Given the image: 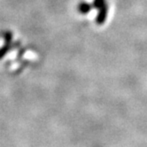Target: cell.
Masks as SVG:
<instances>
[{
    "instance_id": "cell-3",
    "label": "cell",
    "mask_w": 147,
    "mask_h": 147,
    "mask_svg": "<svg viewBox=\"0 0 147 147\" xmlns=\"http://www.w3.org/2000/svg\"><path fill=\"white\" fill-rule=\"evenodd\" d=\"M92 5L94 8L100 9L104 5H106V0H94Z\"/></svg>"
},
{
    "instance_id": "cell-2",
    "label": "cell",
    "mask_w": 147,
    "mask_h": 147,
    "mask_svg": "<svg viewBox=\"0 0 147 147\" xmlns=\"http://www.w3.org/2000/svg\"><path fill=\"white\" fill-rule=\"evenodd\" d=\"M91 8H94L92 4L90 5V4H88L86 2H82L78 5V11L82 14H86L90 11Z\"/></svg>"
},
{
    "instance_id": "cell-1",
    "label": "cell",
    "mask_w": 147,
    "mask_h": 147,
    "mask_svg": "<svg viewBox=\"0 0 147 147\" xmlns=\"http://www.w3.org/2000/svg\"><path fill=\"white\" fill-rule=\"evenodd\" d=\"M107 12H108V7L107 5H104L100 9H98V13L96 19L97 24L102 25L105 22H106L107 17Z\"/></svg>"
},
{
    "instance_id": "cell-4",
    "label": "cell",
    "mask_w": 147,
    "mask_h": 147,
    "mask_svg": "<svg viewBox=\"0 0 147 147\" xmlns=\"http://www.w3.org/2000/svg\"><path fill=\"white\" fill-rule=\"evenodd\" d=\"M5 41L7 42V44L9 45L10 41L12 40V34H11V32H6V33L5 34Z\"/></svg>"
}]
</instances>
